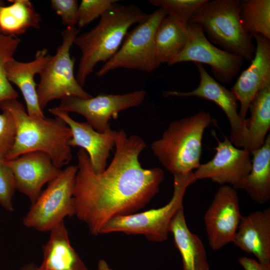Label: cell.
Wrapping results in <instances>:
<instances>
[{
	"mask_svg": "<svg viewBox=\"0 0 270 270\" xmlns=\"http://www.w3.org/2000/svg\"><path fill=\"white\" fill-rule=\"evenodd\" d=\"M114 146L111 162L100 174L94 172L85 150L77 153L75 216L96 236L114 218L136 213L145 206L159 192L164 178L160 168H142L139 156L146 144L140 136L116 131Z\"/></svg>",
	"mask_w": 270,
	"mask_h": 270,
	"instance_id": "1",
	"label": "cell"
},
{
	"mask_svg": "<svg viewBox=\"0 0 270 270\" xmlns=\"http://www.w3.org/2000/svg\"><path fill=\"white\" fill-rule=\"evenodd\" d=\"M0 108L11 114L16 128L14 144L4 160L26 152L40 151L48 154L57 168L69 164L72 154L68 143L72 134L62 120L56 116L54 118L31 117L16 99L0 102Z\"/></svg>",
	"mask_w": 270,
	"mask_h": 270,
	"instance_id": "2",
	"label": "cell"
},
{
	"mask_svg": "<svg viewBox=\"0 0 270 270\" xmlns=\"http://www.w3.org/2000/svg\"><path fill=\"white\" fill-rule=\"evenodd\" d=\"M149 14L136 6L116 2L94 28L76 37L74 44L81 52L76 78L82 86L98 63L104 64L116 54L130 28L145 21Z\"/></svg>",
	"mask_w": 270,
	"mask_h": 270,
	"instance_id": "3",
	"label": "cell"
},
{
	"mask_svg": "<svg viewBox=\"0 0 270 270\" xmlns=\"http://www.w3.org/2000/svg\"><path fill=\"white\" fill-rule=\"evenodd\" d=\"M213 122L208 112L200 111L170 122L152 144L154 156L173 176L193 172L200 164L204 130Z\"/></svg>",
	"mask_w": 270,
	"mask_h": 270,
	"instance_id": "4",
	"label": "cell"
},
{
	"mask_svg": "<svg viewBox=\"0 0 270 270\" xmlns=\"http://www.w3.org/2000/svg\"><path fill=\"white\" fill-rule=\"evenodd\" d=\"M240 2L207 0L189 23L199 25L211 43L250 62L254 57L256 46L252 36L242 25Z\"/></svg>",
	"mask_w": 270,
	"mask_h": 270,
	"instance_id": "5",
	"label": "cell"
},
{
	"mask_svg": "<svg viewBox=\"0 0 270 270\" xmlns=\"http://www.w3.org/2000/svg\"><path fill=\"white\" fill-rule=\"evenodd\" d=\"M196 181L193 172L174 175L172 196L167 204L142 212L114 218L104 226L100 234L120 232L127 234H142L154 242L166 240L170 233L173 217L183 208L187 188Z\"/></svg>",
	"mask_w": 270,
	"mask_h": 270,
	"instance_id": "6",
	"label": "cell"
},
{
	"mask_svg": "<svg viewBox=\"0 0 270 270\" xmlns=\"http://www.w3.org/2000/svg\"><path fill=\"white\" fill-rule=\"evenodd\" d=\"M80 31L76 26H67L61 31L62 42L40 74L36 92L39 106L42 110L52 100H62L69 96L82 98L92 96L78 82L74 71V59L70 54V48Z\"/></svg>",
	"mask_w": 270,
	"mask_h": 270,
	"instance_id": "7",
	"label": "cell"
},
{
	"mask_svg": "<svg viewBox=\"0 0 270 270\" xmlns=\"http://www.w3.org/2000/svg\"><path fill=\"white\" fill-rule=\"evenodd\" d=\"M77 170V166H68L48 183L23 218L26 228L48 232L64 218L75 216L73 194Z\"/></svg>",
	"mask_w": 270,
	"mask_h": 270,
	"instance_id": "8",
	"label": "cell"
},
{
	"mask_svg": "<svg viewBox=\"0 0 270 270\" xmlns=\"http://www.w3.org/2000/svg\"><path fill=\"white\" fill-rule=\"evenodd\" d=\"M167 16L158 8L144 22L138 24L126 36L116 54L96 72L101 77L119 68L150 72L159 66L156 51L155 34L162 20Z\"/></svg>",
	"mask_w": 270,
	"mask_h": 270,
	"instance_id": "9",
	"label": "cell"
},
{
	"mask_svg": "<svg viewBox=\"0 0 270 270\" xmlns=\"http://www.w3.org/2000/svg\"><path fill=\"white\" fill-rule=\"evenodd\" d=\"M189 36L183 50L168 65L192 62L205 64L211 67L216 79L223 84L230 82L239 73L244 60L212 44L196 24H188Z\"/></svg>",
	"mask_w": 270,
	"mask_h": 270,
	"instance_id": "10",
	"label": "cell"
},
{
	"mask_svg": "<svg viewBox=\"0 0 270 270\" xmlns=\"http://www.w3.org/2000/svg\"><path fill=\"white\" fill-rule=\"evenodd\" d=\"M146 95V91L138 90L122 94H100L88 98L69 96L60 100L57 108L82 116L94 130L104 132L111 130V119H116L124 110L140 104Z\"/></svg>",
	"mask_w": 270,
	"mask_h": 270,
	"instance_id": "11",
	"label": "cell"
},
{
	"mask_svg": "<svg viewBox=\"0 0 270 270\" xmlns=\"http://www.w3.org/2000/svg\"><path fill=\"white\" fill-rule=\"evenodd\" d=\"M242 216L236 189L223 185L216 191L204 215L210 248L218 250L232 242Z\"/></svg>",
	"mask_w": 270,
	"mask_h": 270,
	"instance_id": "12",
	"label": "cell"
},
{
	"mask_svg": "<svg viewBox=\"0 0 270 270\" xmlns=\"http://www.w3.org/2000/svg\"><path fill=\"white\" fill-rule=\"evenodd\" d=\"M194 64L200 78L196 89L188 92L163 91L162 95L166 97L196 96L213 102L223 110L228 120L231 128L230 140L236 147L242 148L246 137V119L239 115L238 102L236 96L208 74L202 64Z\"/></svg>",
	"mask_w": 270,
	"mask_h": 270,
	"instance_id": "13",
	"label": "cell"
},
{
	"mask_svg": "<svg viewBox=\"0 0 270 270\" xmlns=\"http://www.w3.org/2000/svg\"><path fill=\"white\" fill-rule=\"evenodd\" d=\"M218 142L215 148L216 154L209 162L200 164L193 172L195 179H210L212 181L223 185L238 184L250 172L252 158L250 152L245 148L236 147L224 137L222 141Z\"/></svg>",
	"mask_w": 270,
	"mask_h": 270,
	"instance_id": "14",
	"label": "cell"
},
{
	"mask_svg": "<svg viewBox=\"0 0 270 270\" xmlns=\"http://www.w3.org/2000/svg\"><path fill=\"white\" fill-rule=\"evenodd\" d=\"M4 162L12 171L16 189L27 196L32 204L42 192L43 186L62 170L54 164L48 154L40 151L26 152Z\"/></svg>",
	"mask_w": 270,
	"mask_h": 270,
	"instance_id": "15",
	"label": "cell"
},
{
	"mask_svg": "<svg viewBox=\"0 0 270 270\" xmlns=\"http://www.w3.org/2000/svg\"><path fill=\"white\" fill-rule=\"evenodd\" d=\"M48 112L62 120L70 128L72 137L69 146L85 150L94 172L96 174L102 173L106 168L110 152L114 146L116 131L110 130L104 132H98L88 122L74 120L68 112L57 107L49 108Z\"/></svg>",
	"mask_w": 270,
	"mask_h": 270,
	"instance_id": "16",
	"label": "cell"
},
{
	"mask_svg": "<svg viewBox=\"0 0 270 270\" xmlns=\"http://www.w3.org/2000/svg\"><path fill=\"white\" fill-rule=\"evenodd\" d=\"M252 36L256 43L254 57L230 90L240 103L238 114L244 120L256 94L270 82V39L258 34H253Z\"/></svg>",
	"mask_w": 270,
	"mask_h": 270,
	"instance_id": "17",
	"label": "cell"
},
{
	"mask_svg": "<svg viewBox=\"0 0 270 270\" xmlns=\"http://www.w3.org/2000/svg\"><path fill=\"white\" fill-rule=\"evenodd\" d=\"M234 244L262 263H270V208L242 216Z\"/></svg>",
	"mask_w": 270,
	"mask_h": 270,
	"instance_id": "18",
	"label": "cell"
},
{
	"mask_svg": "<svg viewBox=\"0 0 270 270\" xmlns=\"http://www.w3.org/2000/svg\"><path fill=\"white\" fill-rule=\"evenodd\" d=\"M51 56L48 50L43 48L36 51L34 58L30 62H20L14 58L6 66L8 81L20 90L26 102L27 114L32 118L46 117L39 106L34 76L41 73Z\"/></svg>",
	"mask_w": 270,
	"mask_h": 270,
	"instance_id": "19",
	"label": "cell"
},
{
	"mask_svg": "<svg viewBox=\"0 0 270 270\" xmlns=\"http://www.w3.org/2000/svg\"><path fill=\"white\" fill-rule=\"evenodd\" d=\"M42 247L43 260L37 270H89L72 246L64 220L50 231Z\"/></svg>",
	"mask_w": 270,
	"mask_h": 270,
	"instance_id": "20",
	"label": "cell"
},
{
	"mask_svg": "<svg viewBox=\"0 0 270 270\" xmlns=\"http://www.w3.org/2000/svg\"><path fill=\"white\" fill-rule=\"evenodd\" d=\"M174 245L182 258V270H210L205 247L200 238L189 230L184 207L173 217L170 224Z\"/></svg>",
	"mask_w": 270,
	"mask_h": 270,
	"instance_id": "21",
	"label": "cell"
},
{
	"mask_svg": "<svg viewBox=\"0 0 270 270\" xmlns=\"http://www.w3.org/2000/svg\"><path fill=\"white\" fill-rule=\"evenodd\" d=\"M252 168L250 173L233 188L244 190L252 200L264 204L270 200V135L264 144L250 154Z\"/></svg>",
	"mask_w": 270,
	"mask_h": 270,
	"instance_id": "22",
	"label": "cell"
},
{
	"mask_svg": "<svg viewBox=\"0 0 270 270\" xmlns=\"http://www.w3.org/2000/svg\"><path fill=\"white\" fill-rule=\"evenodd\" d=\"M248 110L250 116L246 118L247 134L243 148L251 154L262 146L270 128V82L258 92Z\"/></svg>",
	"mask_w": 270,
	"mask_h": 270,
	"instance_id": "23",
	"label": "cell"
},
{
	"mask_svg": "<svg viewBox=\"0 0 270 270\" xmlns=\"http://www.w3.org/2000/svg\"><path fill=\"white\" fill-rule=\"evenodd\" d=\"M188 24L166 16L160 22L155 34L156 58L167 64L185 47L189 36Z\"/></svg>",
	"mask_w": 270,
	"mask_h": 270,
	"instance_id": "24",
	"label": "cell"
},
{
	"mask_svg": "<svg viewBox=\"0 0 270 270\" xmlns=\"http://www.w3.org/2000/svg\"><path fill=\"white\" fill-rule=\"evenodd\" d=\"M8 1L12 4L0 6V34L17 36L30 28H40L41 17L30 1Z\"/></svg>",
	"mask_w": 270,
	"mask_h": 270,
	"instance_id": "25",
	"label": "cell"
},
{
	"mask_svg": "<svg viewBox=\"0 0 270 270\" xmlns=\"http://www.w3.org/2000/svg\"><path fill=\"white\" fill-rule=\"evenodd\" d=\"M239 16L244 30L270 39V0H242L239 5Z\"/></svg>",
	"mask_w": 270,
	"mask_h": 270,
	"instance_id": "26",
	"label": "cell"
},
{
	"mask_svg": "<svg viewBox=\"0 0 270 270\" xmlns=\"http://www.w3.org/2000/svg\"><path fill=\"white\" fill-rule=\"evenodd\" d=\"M20 40L16 36H5L0 34V102L16 100L18 92L8 81L6 74V64L14 58Z\"/></svg>",
	"mask_w": 270,
	"mask_h": 270,
	"instance_id": "27",
	"label": "cell"
},
{
	"mask_svg": "<svg viewBox=\"0 0 270 270\" xmlns=\"http://www.w3.org/2000/svg\"><path fill=\"white\" fill-rule=\"evenodd\" d=\"M207 0H150L154 6L162 9L168 16L188 24Z\"/></svg>",
	"mask_w": 270,
	"mask_h": 270,
	"instance_id": "28",
	"label": "cell"
},
{
	"mask_svg": "<svg viewBox=\"0 0 270 270\" xmlns=\"http://www.w3.org/2000/svg\"><path fill=\"white\" fill-rule=\"evenodd\" d=\"M117 0H82L78 5V28H82L100 18Z\"/></svg>",
	"mask_w": 270,
	"mask_h": 270,
	"instance_id": "29",
	"label": "cell"
},
{
	"mask_svg": "<svg viewBox=\"0 0 270 270\" xmlns=\"http://www.w3.org/2000/svg\"><path fill=\"white\" fill-rule=\"evenodd\" d=\"M16 189L14 176L11 168L0 159V204L6 210L12 212V200Z\"/></svg>",
	"mask_w": 270,
	"mask_h": 270,
	"instance_id": "30",
	"label": "cell"
},
{
	"mask_svg": "<svg viewBox=\"0 0 270 270\" xmlns=\"http://www.w3.org/2000/svg\"><path fill=\"white\" fill-rule=\"evenodd\" d=\"M0 114V159L5 160L14 144L16 128L11 114L2 110Z\"/></svg>",
	"mask_w": 270,
	"mask_h": 270,
	"instance_id": "31",
	"label": "cell"
},
{
	"mask_svg": "<svg viewBox=\"0 0 270 270\" xmlns=\"http://www.w3.org/2000/svg\"><path fill=\"white\" fill-rule=\"evenodd\" d=\"M50 6L60 16L64 25L73 26L78 24V4L77 0H51Z\"/></svg>",
	"mask_w": 270,
	"mask_h": 270,
	"instance_id": "32",
	"label": "cell"
},
{
	"mask_svg": "<svg viewBox=\"0 0 270 270\" xmlns=\"http://www.w3.org/2000/svg\"><path fill=\"white\" fill-rule=\"evenodd\" d=\"M238 262L244 270H270V263H262L246 256L240 257Z\"/></svg>",
	"mask_w": 270,
	"mask_h": 270,
	"instance_id": "33",
	"label": "cell"
},
{
	"mask_svg": "<svg viewBox=\"0 0 270 270\" xmlns=\"http://www.w3.org/2000/svg\"><path fill=\"white\" fill-rule=\"evenodd\" d=\"M97 270H112V269L109 268L108 264L104 260H100L98 262Z\"/></svg>",
	"mask_w": 270,
	"mask_h": 270,
	"instance_id": "34",
	"label": "cell"
},
{
	"mask_svg": "<svg viewBox=\"0 0 270 270\" xmlns=\"http://www.w3.org/2000/svg\"><path fill=\"white\" fill-rule=\"evenodd\" d=\"M38 266L33 263H28L24 265L19 270H37Z\"/></svg>",
	"mask_w": 270,
	"mask_h": 270,
	"instance_id": "35",
	"label": "cell"
},
{
	"mask_svg": "<svg viewBox=\"0 0 270 270\" xmlns=\"http://www.w3.org/2000/svg\"><path fill=\"white\" fill-rule=\"evenodd\" d=\"M4 5V0H0V6Z\"/></svg>",
	"mask_w": 270,
	"mask_h": 270,
	"instance_id": "36",
	"label": "cell"
}]
</instances>
